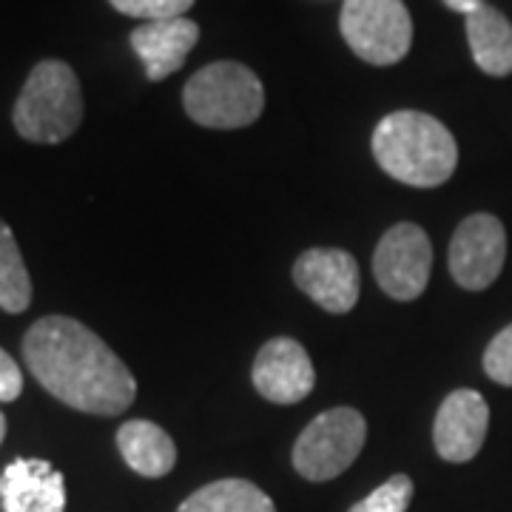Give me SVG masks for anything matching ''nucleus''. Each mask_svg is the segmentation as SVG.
<instances>
[{
  "label": "nucleus",
  "instance_id": "1",
  "mask_svg": "<svg viewBox=\"0 0 512 512\" xmlns=\"http://www.w3.org/2000/svg\"><path fill=\"white\" fill-rule=\"evenodd\" d=\"M23 359L43 390L80 413L117 416L137 396V382L123 359L69 316L37 319L23 336Z\"/></svg>",
  "mask_w": 512,
  "mask_h": 512
},
{
  "label": "nucleus",
  "instance_id": "2",
  "mask_svg": "<svg viewBox=\"0 0 512 512\" xmlns=\"http://www.w3.org/2000/svg\"><path fill=\"white\" fill-rule=\"evenodd\" d=\"M373 157L399 183L436 188L456 171L458 143L450 128L424 111H393L373 131Z\"/></svg>",
  "mask_w": 512,
  "mask_h": 512
},
{
  "label": "nucleus",
  "instance_id": "3",
  "mask_svg": "<svg viewBox=\"0 0 512 512\" xmlns=\"http://www.w3.org/2000/svg\"><path fill=\"white\" fill-rule=\"evenodd\" d=\"M12 120L29 143L57 146L69 140L83 123V89L72 66L63 60L37 63L18 94Z\"/></svg>",
  "mask_w": 512,
  "mask_h": 512
},
{
  "label": "nucleus",
  "instance_id": "4",
  "mask_svg": "<svg viewBox=\"0 0 512 512\" xmlns=\"http://www.w3.org/2000/svg\"><path fill=\"white\" fill-rule=\"evenodd\" d=\"M183 106L185 114L205 128H245L265 109V89L248 66L220 60L185 83Z\"/></svg>",
  "mask_w": 512,
  "mask_h": 512
},
{
  "label": "nucleus",
  "instance_id": "5",
  "mask_svg": "<svg viewBox=\"0 0 512 512\" xmlns=\"http://www.w3.org/2000/svg\"><path fill=\"white\" fill-rule=\"evenodd\" d=\"M365 441V416L353 407H333L299 433L293 444V467L308 481H330L359 458Z\"/></svg>",
  "mask_w": 512,
  "mask_h": 512
},
{
  "label": "nucleus",
  "instance_id": "6",
  "mask_svg": "<svg viewBox=\"0 0 512 512\" xmlns=\"http://www.w3.org/2000/svg\"><path fill=\"white\" fill-rule=\"evenodd\" d=\"M342 37L370 66H393L413 46V18L404 0H345Z\"/></svg>",
  "mask_w": 512,
  "mask_h": 512
},
{
  "label": "nucleus",
  "instance_id": "7",
  "mask_svg": "<svg viewBox=\"0 0 512 512\" xmlns=\"http://www.w3.org/2000/svg\"><path fill=\"white\" fill-rule=\"evenodd\" d=\"M433 271V245L424 228L413 222L393 225L376 245L373 274L390 299L413 302L419 299Z\"/></svg>",
  "mask_w": 512,
  "mask_h": 512
},
{
  "label": "nucleus",
  "instance_id": "8",
  "mask_svg": "<svg viewBox=\"0 0 512 512\" xmlns=\"http://www.w3.org/2000/svg\"><path fill=\"white\" fill-rule=\"evenodd\" d=\"M450 274L464 291H487L507 262V231L493 214H473L450 239Z\"/></svg>",
  "mask_w": 512,
  "mask_h": 512
},
{
  "label": "nucleus",
  "instance_id": "9",
  "mask_svg": "<svg viewBox=\"0 0 512 512\" xmlns=\"http://www.w3.org/2000/svg\"><path fill=\"white\" fill-rule=\"evenodd\" d=\"M296 288L328 313H348L359 302V262L339 248H311L293 265Z\"/></svg>",
  "mask_w": 512,
  "mask_h": 512
},
{
  "label": "nucleus",
  "instance_id": "10",
  "mask_svg": "<svg viewBox=\"0 0 512 512\" xmlns=\"http://www.w3.org/2000/svg\"><path fill=\"white\" fill-rule=\"evenodd\" d=\"M487 430H490L487 399L478 390L458 387L441 402L436 413V424H433L436 453L450 464H467L481 453Z\"/></svg>",
  "mask_w": 512,
  "mask_h": 512
},
{
  "label": "nucleus",
  "instance_id": "11",
  "mask_svg": "<svg viewBox=\"0 0 512 512\" xmlns=\"http://www.w3.org/2000/svg\"><path fill=\"white\" fill-rule=\"evenodd\" d=\"M251 379L262 399L274 404H299L311 396L316 370L308 350L296 339L276 336L256 353Z\"/></svg>",
  "mask_w": 512,
  "mask_h": 512
},
{
  "label": "nucleus",
  "instance_id": "12",
  "mask_svg": "<svg viewBox=\"0 0 512 512\" xmlns=\"http://www.w3.org/2000/svg\"><path fill=\"white\" fill-rule=\"evenodd\" d=\"M3 512H63L66 478L43 458H15L0 473Z\"/></svg>",
  "mask_w": 512,
  "mask_h": 512
},
{
  "label": "nucleus",
  "instance_id": "13",
  "mask_svg": "<svg viewBox=\"0 0 512 512\" xmlns=\"http://www.w3.org/2000/svg\"><path fill=\"white\" fill-rule=\"evenodd\" d=\"M200 40V26L188 18H168L143 23L131 32V49L143 60L146 77L160 83L183 69L191 49Z\"/></svg>",
  "mask_w": 512,
  "mask_h": 512
},
{
  "label": "nucleus",
  "instance_id": "14",
  "mask_svg": "<svg viewBox=\"0 0 512 512\" xmlns=\"http://www.w3.org/2000/svg\"><path fill=\"white\" fill-rule=\"evenodd\" d=\"M117 447L126 464L143 478H163L177 464V444L160 424L131 419L117 430Z\"/></svg>",
  "mask_w": 512,
  "mask_h": 512
},
{
  "label": "nucleus",
  "instance_id": "15",
  "mask_svg": "<svg viewBox=\"0 0 512 512\" xmlns=\"http://www.w3.org/2000/svg\"><path fill=\"white\" fill-rule=\"evenodd\" d=\"M467 40L476 66L490 77L512 74V23L495 6L481 3L467 15Z\"/></svg>",
  "mask_w": 512,
  "mask_h": 512
},
{
  "label": "nucleus",
  "instance_id": "16",
  "mask_svg": "<svg viewBox=\"0 0 512 512\" xmlns=\"http://www.w3.org/2000/svg\"><path fill=\"white\" fill-rule=\"evenodd\" d=\"M177 512H276V507L254 481L222 478L188 495Z\"/></svg>",
  "mask_w": 512,
  "mask_h": 512
},
{
  "label": "nucleus",
  "instance_id": "17",
  "mask_svg": "<svg viewBox=\"0 0 512 512\" xmlns=\"http://www.w3.org/2000/svg\"><path fill=\"white\" fill-rule=\"evenodd\" d=\"M32 305V279L12 228L0 220V308L23 313Z\"/></svg>",
  "mask_w": 512,
  "mask_h": 512
},
{
  "label": "nucleus",
  "instance_id": "18",
  "mask_svg": "<svg viewBox=\"0 0 512 512\" xmlns=\"http://www.w3.org/2000/svg\"><path fill=\"white\" fill-rule=\"evenodd\" d=\"M413 501V478L410 476H390L382 487L353 504L350 512H407Z\"/></svg>",
  "mask_w": 512,
  "mask_h": 512
},
{
  "label": "nucleus",
  "instance_id": "19",
  "mask_svg": "<svg viewBox=\"0 0 512 512\" xmlns=\"http://www.w3.org/2000/svg\"><path fill=\"white\" fill-rule=\"evenodd\" d=\"M117 12L137 20H168L185 18V12L194 6V0H109Z\"/></svg>",
  "mask_w": 512,
  "mask_h": 512
},
{
  "label": "nucleus",
  "instance_id": "20",
  "mask_svg": "<svg viewBox=\"0 0 512 512\" xmlns=\"http://www.w3.org/2000/svg\"><path fill=\"white\" fill-rule=\"evenodd\" d=\"M484 373L495 384L512 387V325L495 333V339L484 350Z\"/></svg>",
  "mask_w": 512,
  "mask_h": 512
},
{
  "label": "nucleus",
  "instance_id": "21",
  "mask_svg": "<svg viewBox=\"0 0 512 512\" xmlns=\"http://www.w3.org/2000/svg\"><path fill=\"white\" fill-rule=\"evenodd\" d=\"M23 390V373L18 362L0 348V402H15Z\"/></svg>",
  "mask_w": 512,
  "mask_h": 512
},
{
  "label": "nucleus",
  "instance_id": "22",
  "mask_svg": "<svg viewBox=\"0 0 512 512\" xmlns=\"http://www.w3.org/2000/svg\"><path fill=\"white\" fill-rule=\"evenodd\" d=\"M444 6L453 9V12H461V15L467 18L476 6H481V0H444Z\"/></svg>",
  "mask_w": 512,
  "mask_h": 512
},
{
  "label": "nucleus",
  "instance_id": "23",
  "mask_svg": "<svg viewBox=\"0 0 512 512\" xmlns=\"http://www.w3.org/2000/svg\"><path fill=\"white\" fill-rule=\"evenodd\" d=\"M3 439H6V416L0 413V444H3Z\"/></svg>",
  "mask_w": 512,
  "mask_h": 512
}]
</instances>
